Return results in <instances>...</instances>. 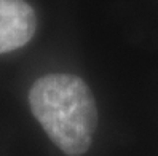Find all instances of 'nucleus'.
<instances>
[{
    "mask_svg": "<svg viewBox=\"0 0 158 156\" xmlns=\"http://www.w3.org/2000/svg\"><path fill=\"white\" fill-rule=\"evenodd\" d=\"M29 105L53 143L66 154L80 156L91 146L98 108L81 78L70 73L39 78L29 91Z\"/></svg>",
    "mask_w": 158,
    "mask_h": 156,
    "instance_id": "1",
    "label": "nucleus"
},
{
    "mask_svg": "<svg viewBox=\"0 0 158 156\" xmlns=\"http://www.w3.org/2000/svg\"><path fill=\"white\" fill-rule=\"evenodd\" d=\"M37 30V14L26 0H0V54L27 45Z\"/></svg>",
    "mask_w": 158,
    "mask_h": 156,
    "instance_id": "2",
    "label": "nucleus"
}]
</instances>
